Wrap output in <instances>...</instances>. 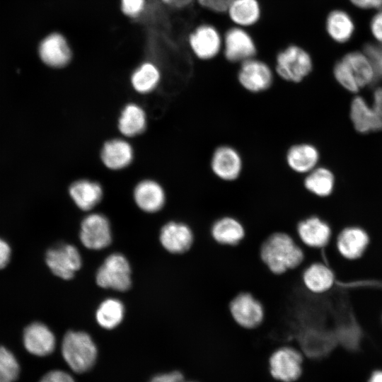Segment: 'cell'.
Segmentation results:
<instances>
[{"label": "cell", "mask_w": 382, "mask_h": 382, "mask_svg": "<svg viewBox=\"0 0 382 382\" xmlns=\"http://www.w3.org/2000/svg\"><path fill=\"white\" fill-rule=\"evenodd\" d=\"M260 257L271 273L282 275L301 267L306 260V253L291 234L275 231L262 243Z\"/></svg>", "instance_id": "obj_1"}, {"label": "cell", "mask_w": 382, "mask_h": 382, "mask_svg": "<svg viewBox=\"0 0 382 382\" xmlns=\"http://www.w3.org/2000/svg\"><path fill=\"white\" fill-rule=\"evenodd\" d=\"M333 74L338 83L352 93L371 84L376 78L369 59L359 52H349L337 61Z\"/></svg>", "instance_id": "obj_2"}, {"label": "cell", "mask_w": 382, "mask_h": 382, "mask_svg": "<svg viewBox=\"0 0 382 382\" xmlns=\"http://www.w3.org/2000/svg\"><path fill=\"white\" fill-rule=\"evenodd\" d=\"M62 356L75 372L89 370L97 357V348L88 334L82 331L67 332L62 341Z\"/></svg>", "instance_id": "obj_3"}, {"label": "cell", "mask_w": 382, "mask_h": 382, "mask_svg": "<svg viewBox=\"0 0 382 382\" xmlns=\"http://www.w3.org/2000/svg\"><path fill=\"white\" fill-rule=\"evenodd\" d=\"M275 69L282 79L299 83L311 73L313 63L306 51L299 46L290 45L277 56Z\"/></svg>", "instance_id": "obj_4"}, {"label": "cell", "mask_w": 382, "mask_h": 382, "mask_svg": "<svg viewBox=\"0 0 382 382\" xmlns=\"http://www.w3.org/2000/svg\"><path fill=\"white\" fill-rule=\"evenodd\" d=\"M230 314L234 322L245 330H254L264 322L265 310L262 303L249 291H241L229 302Z\"/></svg>", "instance_id": "obj_5"}, {"label": "cell", "mask_w": 382, "mask_h": 382, "mask_svg": "<svg viewBox=\"0 0 382 382\" xmlns=\"http://www.w3.org/2000/svg\"><path fill=\"white\" fill-rule=\"evenodd\" d=\"M96 280L100 287L127 291L132 284L131 268L127 259L121 253L110 255L98 268Z\"/></svg>", "instance_id": "obj_6"}, {"label": "cell", "mask_w": 382, "mask_h": 382, "mask_svg": "<svg viewBox=\"0 0 382 382\" xmlns=\"http://www.w3.org/2000/svg\"><path fill=\"white\" fill-rule=\"evenodd\" d=\"M45 261L51 272L56 276L70 279L81 267V257L73 245L59 243L47 250Z\"/></svg>", "instance_id": "obj_7"}, {"label": "cell", "mask_w": 382, "mask_h": 382, "mask_svg": "<svg viewBox=\"0 0 382 382\" xmlns=\"http://www.w3.org/2000/svg\"><path fill=\"white\" fill-rule=\"evenodd\" d=\"M159 239L163 247L170 253L184 255L195 243L192 227L183 221H170L163 226Z\"/></svg>", "instance_id": "obj_8"}, {"label": "cell", "mask_w": 382, "mask_h": 382, "mask_svg": "<svg viewBox=\"0 0 382 382\" xmlns=\"http://www.w3.org/2000/svg\"><path fill=\"white\" fill-rule=\"evenodd\" d=\"M79 238L83 245L93 250H100L111 243V231L108 218L94 213L86 216L81 224Z\"/></svg>", "instance_id": "obj_9"}, {"label": "cell", "mask_w": 382, "mask_h": 382, "mask_svg": "<svg viewBox=\"0 0 382 382\" xmlns=\"http://www.w3.org/2000/svg\"><path fill=\"white\" fill-rule=\"evenodd\" d=\"M302 356L291 347L275 350L270 359V372L274 378L284 382L296 380L301 374Z\"/></svg>", "instance_id": "obj_10"}, {"label": "cell", "mask_w": 382, "mask_h": 382, "mask_svg": "<svg viewBox=\"0 0 382 382\" xmlns=\"http://www.w3.org/2000/svg\"><path fill=\"white\" fill-rule=\"evenodd\" d=\"M238 80L245 90L259 93L272 86L273 74L267 64L253 58L241 63Z\"/></svg>", "instance_id": "obj_11"}, {"label": "cell", "mask_w": 382, "mask_h": 382, "mask_svg": "<svg viewBox=\"0 0 382 382\" xmlns=\"http://www.w3.org/2000/svg\"><path fill=\"white\" fill-rule=\"evenodd\" d=\"M331 233L330 225L318 216H306L296 225L297 239L301 244L312 249L325 247L330 240Z\"/></svg>", "instance_id": "obj_12"}, {"label": "cell", "mask_w": 382, "mask_h": 382, "mask_svg": "<svg viewBox=\"0 0 382 382\" xmlns=\"http://www.w3.org/2000/svg\"><path fill=\"white\" fill-rule=\"evenodd\" d=\"M224 56L231 62H243L253 59L256 54L255 45L251 36L241 28H232L225 34Z\"/></svg>", "instance_id": "obj_13"}, {"label": "cell", "mask_w": 382, "mask_h": 382, "mask_svg": "<svg viewBox=\"0 0 382 382\" xmlns=\"http://www.w3.org/2000/svg\"><path fill=\"white\" fill-rule=\"evenodd\" d=\"M214 174L225 181L236 180L241 173L243 161L240 154L233 147L221 146L214 151L211 159Z\"/></svg>", "instance_id": "obj_14"}, {"label": "cell", "mask_w": 382, "mask_h": 382, "mask_svg": "<svg viewBox=\"0 0 382 382\" xmlns=\"http://www.w3.org/2000/svg\"><path fill=\"white\" fill-rule=\"evenodd\" d=\"M210 235L213 241L222 246L235 247L245 238L246 231L243 223L231 215L222 216L212 224Z\"/></svg>", "instance_id": "obj_15"}, {"label": "cell", "mask_w": 382, "mask_h": 382, "mask_svg": "<svg viewBox=\"0 0 382 382\" xmlns=\"http://www.w3.org/2000/svg\"><path fill=\"white\" fill-rule=\"evenodd\" d=\"M190 45L195 54L201 59L216 57L221 47V38L217 30L209 25L197 27L190 36Z\"/></svg>", "instance_id": "obj_16"}, {"label": "cell", "mask_w": 382, "mask_h": 382, "mask_svg": "<svg viewBox=\"0 0 382 382\" xmlns=\"http://www.w3.org/2000/svg\"><path fill=\"white\" fill-rule=\"evenodd\" d=\"M335 281L332 270L323 262H312L301 272L302 284L306 290L313 294L326 293L333 286Z\"/></svg>", "instance_id": "obj_17"}, {"label": "cell", "mask_w": 382, "mask_h": 382, "mask_svg": "<svg viewBox=\"0 0 382 382\" xmlns=\"http://www.w3.org/2000/svg\"><path fill=\"white\" fill-rule=\"evenodd\" d=\"M23 343L30 353L42 357L52 352L55 347V338L47 326L35 322L25 328Z\"/></svg>", "instance_id": "obj_18"}, {"label": "cell", "mask_w": 382, "mask_h": 382, "mask_svg": "<svg viewBox=\"0 0 382 382\" xmlns=\"http://www.w3.org/2000/svg\"><path fill=\"white\" fill-rule=\"evenodd\" d=\"M39 54L45 64L56 68L66 65L71 57L66 40L58 33L51 34L42 41L39 47Z\"/></svg>", "instance_id": "obj_19"}, {"label": "cell", "mask_w": 382, "mask_h": 382, "mask_svg": "<svg viewBox=\"0 0 382 382\" xmlns=\"http://www.w3.org/2000/svg\"><path fill=\"white\" fill-rule=\"evenodd\" d=\"M369 243V237L362 228L350 226L343 229L337 239L339 253L346 259L355 260L360 257Z\"/></svg>", "instance_id": "obj_20"}, {"label": "cell", "mask_w": 382, "mask_h": 382, "mask_svg": "<svg viewBox=\"0 0 382 382\" xmlns=\"http://www.w3.org/2000/svg\"><path fill=\"white\" fill-rule=\"evenodd\" d=\"M134 199L141 209L146 212H155L161 209L165 204L166 195L157 182L145 180L136 185Z\"/></svg>", "instance_id": "obj_21"}, {"label": "cell", "mask_w": 382, "mask_h": 382, "mask_svg": "<svg viewBox=\"0 0 382 382\" xmlns=\"http://www.w3.org/2000/svg\"><path fill=\"white\" fill-rule=\"evenodd\" d=\"M319 159L318 149L307 143L291 146L286 155L287 165L298 173H308L316 168Z\"/></svg>", "instance_id": "obj_22"}, {"label": "cell", "mask_w": 382, "mask_h": 382, "mask_svg": "<svg viewBox=\"0 0 382 382\" xmlns=\"http://www.w3.org/2000/svg\"><path fill=\"white\" fill-rule=\"evenodd\" d=\"M103 164L112 170H120L129 166L134 157L132 146L122 139H113L105 143L101 151Z\"/></svg>", "instance_id": "obj_23"}, {"label": "cell", "mask_w": 382, "mask_h": 382, "mask_svg": "<svg viewBox=\"0 0 382 382\" xmlns=\"http://www.w3.org/2000/svg\"><path fill=\"white\" fill-rule=\"evenodd\" d=\"M69 195L79 208L88 211L97 205L102 199L100 185L89 180H79L69 187Z\"/></svg>", "instance_id": "obj_24"}, {"label": "cell", "mask_w": 382, "mask_h": 382, "mask_svg": "<svg viewBox=\"0 0 382 382\" xmlns=\"http://www.w3.org/2000/svg\"><path fill=\"white\" fill-rule=\"evenodd\" d=\"M146 126L144 110L135 103L127 105L118 120V129L126 137H134L143 132Z\"/></svg>", "instance_id": "obj_25"}, {"label": "cell", "mask_w": 382, "mask_h": 382, "mask_svg": "<svg viewBox=\"0 0 382 382\" xmlns=\"http://www.w3.org/2000/svg\"><path fill=\"white\" fill-rule=\"evenodd\" d=\"M350 117L355 129L360 133L366 134L379 130L370 104L361 96H356L352 100Z\"/></svg>", "instance_id": "obj_26"}, {"label": "cell", "mask_w": 382, "mask_h": 382, "mask_svg": "<svg viewBox=\"0 0 382 382\" xmlns=\"http://www.w3.org/2000/svg\"><path fill=\"white\" fill-rule=\"evenodd\" d=\"M335 183L332 172L324 167L316 168L304 179L305 188L311 194L325 197L331 195Z\"/></svg>", "instance_id": "obj_27"}, {"label": "cell", "mask_w": 382, "mask_h": 382, "mask_svg": "<svg viewBox=\"0 0 382 382\" xmlns=\"http://www.w3.org/2000/svg\"><path fill=\"white\" fill-rule=\"evenodd\" d=\"M326 30L332 40L343 43L351 38L354 25L348 13L342 10H335L327 18Z\"/></svg>", "instance_id": "obj_28"}, {"label": "cell", "mask_w": 382, "mask_h": 382, "mask_svg": "<svg viewBox=\"0 0 382 382\" xmlns=\"http://www.w3.org/2000/svg\"><path fill=\"white\" fill-rule=\"evenodd\" d=\"M226 12L231 21L241 27L253 25L260 16V8L257 0H235Z\"/></svg>", "instance_id": "obj_29"}, {"label": "cell", "mask_w": 382, "mask_h": 382, "mask_svg": "<svg viewBox=\"0 0 382 382\" xmlns=\"http://www.w3.org/2000/svg\"><path fill=\"white\" fill-rule=\"evenodd\" d=\"M125 308L122 303L117 299H107L98 306L96 318L103 328L112 329L122 320Z\"/></svg>", "instance_id": "obj_30"}, {"label": "cell", "mask_w": 382, "mask_h": 382, "mask_svg": "<svg viewBox=\"0 0 382 382\" xmlns=\"http://www.w3.org/2000/svg\"><path fill=\"white\" fill-rule=\"evenodd\" d=\"M160 80L158 69L150 63H145L132 74L131 81L134 89L139 93H148L155 89Z\"/></svg>", "instance_id": "obj_31"}, {"label": "cell", "mask_w": 382, "mask_h": 382, "mask_svg": "<svg viewBox=\"0 0 382 382\" xmlns=\"http://www.w3.org/2000/svg\"><path fill=\"white\" fill-rule=\"evenodd\" d=\"M19 365L13 354L0 346V382H14L19 375Z\"/></svg>", "instance_id": "obj_32"}, {"label": "cell", "mask_w": 382, "mask_h": 382, "mask_svg": "<svg viewBox=\"0 0 382 382\" xmlns=\"http://www.w3.org/2000/svg\"><path fill=\"white\" fill-rule=\"evenodd\" d=\"M364 52L369 59L376 77L382 78V44H366L364 46Z\"/></svg>", "instance_id": "obj_33"}, {"label": "cell", "mask_w": 382, "mask_h": 382, "mask_svg": "<svg viewBox=\"0 0 382 382\" xmlns=\"http://www.w3.org/2000/svg\"><path fill=\"white\" fill-rule=\"evenodd\" d=\"M371 110L377 122L379 130H382V87L377 88L373 93Z\"/></svg>", "instance_id": "obj_34"}, {"label": "cell", "mask_w": 382, "mask_h": 382, "mask_svg": "<svg viewBox=\"0 0 382 382\" xmlns=\"http://www.w3.org/2000/svg\"><path fill=\"white\" fill-rule=\"evenodd\" d=\"M235 0H197L199 4L211 11L226 12Z\"/></svg>", "instance_id": "obj_35"}, {"label": "cell", "mask_w": 382, "mask_h": 382, "mask_svg": "<svg viewBox=\"0 0 382 382\" xmlns=\"http://www.w3.org/2000/svg\"><path fill=\"white\" fill-rule=\"evenodd\" d=\"M144 0H122L123 12L129 16H135L142 10Z\"/></svg>", "instance_id": "obj_36"}, {"label": "cell", "mask_w": 382, "mask_h": 382, "mask_svg": "<svg viewBox=\"0 0 382 382\" xmlns=\"http://www.w3.org/2000/svg\"><path fill=\"white\" fill-rule=\"evenodd\" d=\"M40 382H74V381L67 373L56 370L46 374Z\"/></svg>", "instance_id": "obj_37"}, {"label": "cell", "mask_w": 382, "mask_h": 382, "mask_svg": "<svg viewBox=\"0 0 382 382\" xmlns=\"http://www.w3.org/2000/svg\"><path fill=\"white\" fill-rule=\"evenodd\" d=\"M371 30L374 37L382 44V10L372 18Z\"/></svg>", "instance_id": "obj_38"}, {"label": "cell", "mask_w": 382, "mask_h": 382, "mask_svg": "<svg viewBox=\"0 0 382 382\" xmlns=\"http://www.w3.org/2000/svg\"><path fill=\"white\" fill-rule=\"evenodd\" d=\"M150 382H183V376L178 371L155 376Z\"/></svg>", "instance_id": "obj_39"}, {"label": "cell", "mask_w": 382, "mask_h": 382, "mask_svg": "<svg viewBox=\"0 0 382 382\" xmlns=\"http://www.w3.org/2000/svg\"><path fill=\"white\" fill-rule=\"evenodd\" d=\"M11 248L8 243L0 238V269L7 265L10 260Z\"/></svg>", "instance_id": "obj_40"}, {"label": "cell", "mask_w": 382, "mask_h": 382, "mask_svg": "<svg viewBox=\"0 0 382 382\" xmlns=\"http://www.w3.org/2000/svg\"><path fill=\"white\" fill-rule=\"evenodd\" d=\"M352 3L361 8H382V0H350Z\"/></svg>", "instance_id": "obj_41"}, {"label": "cell", "mask_w": 382, "mask_h": 382, "mask_svg": "<svg viewBox=\"0 0 382 382\" xmlns=\"http://www.w3.org/2000/svg\"><path fill=\"white\" fill-rule=\"evenodd\" d=\"M162 1L169 6L180 8V7H184L190 4L193 0H162Z\"/></svg>", "instance_id": "obj_42"}, {"label": "cell", "mask_w": 382, "mask_h": 382, "mask_svg": "<svg viewBox=\"0 0 382 382\" xmlns=\"http://www.w3.org/2000/svg\"><path fill=\"white\" fill-rule=\"evenodd\" d=\"M369 382H382V371H374L371 374Z\"/></svg>", "instance_id": "obj_43"}]
</instances>
